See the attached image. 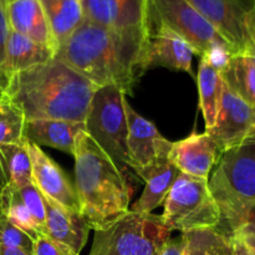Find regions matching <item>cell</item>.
I'll return each mask as SVG.
<instances>
[{
  "instance_id": "6da1fadb",
  "label": "cell",
  "mask_w": 255,
  "mask_h": 255,
  "mask_svg": "<svg viewBox=\"0 0 255 255\" xmlns=\"http://www.w3.org/2000/svg\"><path fill=\"white\" fill-rule=\"evenodd\" d=\"M146 27L112 29L85 19L59 46L55 57L79 72L96 87L117 86L132 95L142 76L139 70Z\"/></svg>"
},
{
  "instance_id": "7a4b0ae2",
  "label": "cell",
  "mask_w": 255,
  "mask_h": 255,
  "mask_svg": "<svg viewBox=\"0 0 255 255\" xmlns=\"http://www.w3.org/2000/svg\"><path fill=\"white\" fill-rule=\"evenodd\" d=\"M97 87L61 60H49L12 75L4 94L25 120L84 124Z\"/></svg>"
},
{
  "instance_id": "3957f363",
  "label": "cell",
  "mask_w": 255,
  "mask_h": 255,
  "mask_svg": "<svg viewBox=\"0 0 255 255\" xmlns=\"http://www.w3.org/2000/svg\"><path fill=\"white\" fill-rule=\"evenodd\" d=\"M75 189L90 228L109 226L129 211L132 189L116 162L85 131L75 141Z\"/></svg>"
},
{
  "instance_id": "277c9868",
  "label": "cell",
  "mask_w": 255,
  "mask_h": 255,
  "mask_svg": "<svg viewBox=\"0 0 255 255\" xmlns=\"http://www.w3.org/2000/svg\"><path fill=\"white\" fill-rule=\"evenodd\" d=\"M208 183L221 213L217 229L233 237L255 206V144L243 143L224 152Z\"/></svg>"
},
{
  "instance_id": "5b68a950",
  "label": "cell",
  "mask_w": 255,
  "mask_h": 255,
  "mask_svg": "<svg viewBox=\"0 0 255 255\" xmlns=\"http://www.w3.org/2000/svg\"><path fill=\"white\" fill-rule=\"evenodd\" d=\"M171 234L161 216L128 211L109 226L95 231L89 255H157Z\"/></svg>"
},
{
  "instance_id": "8992f818",
  "label": "cell",
  "mask_w": 255,
  "mask_h": 255,
  "mask_svg": "<svg viewBox=\"0 0 255 255\" xmlns=\"http://www.w3.org/2000/svg\"><path fill=\"white\" fill-rule=\"evenodd\" d=\"M161 218L172 232L186 233L218 228L221 213L209 189L208 179L179 172L164 199Z\"/></svg>"
},
{
  "instance_id": "52a82bcc",
  "label": "cell",
  "mask_w": 255,
  "mask_h": 255,
  "mask_svg": "<svg viewBox=\"0 0 255 255\" xmlns=\"http://www.w3.org/2000/svg\"><path fill=\"white\" fill-rule=\"evenodd\" d=\"M127 96L117 86L97 87L85 119V132L114 159L132 167L127 138Z\"/></svg>"
},
{
  "instance_id": "ba28073f",
  "label": "cell",
  "mask_w": 255,
  "mask_h": 255,
  "mask_svg": "<svg viewBox=\"0 0 255 255\" xmlns=\"http://www.w3.org/2000/svg\"><path fill=\"white\" fill-rule=\"evenodd\" d=\"M148 12L157 21L186 40L198 56H207L217 47L232 49L188 0H149Z\"/></svg>"
},
{
  "instance_id": "9c48e42d",
  "label": "cell",
  "mask_w": 255,
  "mask_h": 255,
  "mask_svg": "<svg viewBox=\"0 0 255 255\" xmlns=\"http://www.w3.org/2000/svg\"><path fill=\"white\" fill-rule=\"evenodd\" d=\"M196 55L193 47L148 12L146 21V37L142 51L139 70L143 75L154 67H166L174 71H192V59Z\"/></svg>"
},
{
  "instance_id": "30bf717a",
  "label": "cell",
  "mask_w": 255,
  "mask_h": 255,
  "mask_svg": "<svg viewBox=\"0 0 255 255\" xmlns=\"http://www.w3.org/2000/svg\"><path fill=\"white\" fill-rule=\"evenodd\" d=\"M255 127V107L234 94L223 81L221 106L213 127L207 129L222 153L243 144Z\"/></svg>"
},
{
  "instance_id": "8fae6325",
  "label": "cell",
  "mask_w": 255,
  "mask_h": 255,
  "mask_svg": "<svg viewBox=\"0 0 255 255\" xmlns=\"http://www.w3.org/2000/svg\"><path fill=\"white\" fill-rule=\"evenodd\" d=\"M0 207L7 219L31 241L46 236V212L42 194L34 182L19 187H7Z\"/></svg>"
},
{
  "instance_id": "7c38bea8",
  "label": "cell",
  "mask_w": 255,
  "mask_h": 255,
  "mask_svg": "<svg viewBox=\"0 0 255 255\" xmlns=\"http://www.w3.org/2000/svg\"><path fill=\"white\" fill-rule=\"evenodd\" d=\"M27 149L31 159L32 182L40 193L66 209L80 212L76 189L64 171L37 144L27 142Z\"/></svg>"
},
{
  "instance_id": "4fadbf2b",
  "label": "cell",
  "mask_w": 255,
  "mask_h": 255,
  "mask_svg": "<svg viewBox=\"0 0 255 255\" xmlns=\"http://www.w3.org/2000/svg\"><path fill=\"white\" fill-rule=\"evenodd\" d=\"M126 116L128 122V147L131 156V168H143L157 159L168 157L172 142L164 138L152 122L137 114L128 101H126Z\"/></svg>"
},
{
  "instance_id": "5bb4252c",
  "label": "cell",
  "mask_w": 255,
  "mask_h": 255,
  "mask_svg": "<svg viewBox=\"0 0 255 255\" xmlns=\"http://www.w3.org/2000/svg\"><path fill=\"white\" fill-rule=\"evenodd\" d=\"M222 151L208 133H192L181 141L172 142L168 159L179 172L208 179L218 164Z\"/></svg>"
},
{
  "instance_id": "9a60e30c",
  "label": "cell",
  "mask_w": 255,
  "mask_h": 255,
  "mask_svg": "<svg viewBox=\"0 0 255 255\" xmlns=\"http://www.w3.org/2000/svg\"><path fill=\"white\" fill-rule=\"evenodd\" d=\"M236 54L244 45V14L253 0H188Z\"/></svg>"
},
{
  "instance_id": "2e32d148",
  "label": "cell",
  "mask_w": 255,
  "mask_h": 255,
  "mask_svg": "<svg viewBox=\"0 0 255 255\" xmlns=\"http://www.w3.org/2000/svg\"><path fill=\"white\" fill-rule=\"evenodd\" d=\"M85 19L112 29L146 27L149 0H81Z\"/></svg>"
},
{
  "instance_id": "e0dca14e",
  "label": "cell",
  "mask_w": 255,
  "mask_h": 255,
  "mask_svg": "<svg viewBox=\"0 0 255 255\" xmlns=\"http://www.w3.org/2000/svg\"><path fill=\"white\" fill-rule=\"evenodd\" d=\"M42 198L46 212V236L72 255H80L91 229L86 219L80 212L66 209L44 196Z\"/></svg>"
},
{
  "instance_id": "ac0fdd59",
  "label": "cell",
  "mask_w": 255,
  "mask_h": 255,
  "mask_svg": "<svg viewBox=\"0 0 255 255\" xmlns=\"http://www.w3.org/2000/svg\"><path fill=\"white\" fill-rule=\"evenodd\" d=\"M134 172L143 179L146 186L142 196L129 211L141 214L152 213L164 202L179 171L169 162L168 157H164L149 166L134 169Z\"/></svg>"
},
{
  "instance_id": "d6986e66",
  "label": "cell",
  "mask_w": 255,
  "mask_h": 255,
  "mask_svg": "<svg viewBox=\"0 0 255 255\" xmlns=\"http://www.w3.org/2000/svg\"><path fill=\"white\" fill-rule=\"evenodd\" d=\"M6 11L12 31L50 47L55 52V45L40 0H7Z\"/></svg>"
},
{
  "instance_id": "ffe728a7",
  "label": "cell",
  "mask_w": 255,
  "mask_h": 255,
  "mask_svg": "<svg viewBox=\"0 0 255 255\" xmlns=\"http://www.w3.org/2000/svg\"><path fill=\"white\" fill-rule=\"evenodd\" d=\"M81 131H85V125L80 122L29 120L25 122L24 138L37 146H49L74 154L76 136Z\"/></svg>"
},
{
  "instance_id": "44dd1931",
  "label": "cell",
  "mask_w": 255,
  "mask_h": 255,
  "mask_svg": "<svg viewBox=\"0 0 255 255\" xmlns=\"http://www.w3.org/2000/svg\"><path fill=\"white\" fill-rule=\"evenodd\" d=\"M55 52L50 47L40 45L16 31H10L5 55L6 85L10 77L36 65L54 59Z\"/></svg>"
},
{
  "instance_id": "7402d4cb",
  "label": "cell",
  "mask_w": 255,
  "mask_h": 255,
  "mask_svg": "<svg viewBox=\"0 0 255 255\" xmlns=\"http://www.w3.org/2000/svg\"><path fill=\"white\" fill-rule=\"evenodd\" d=\"M55 45V52L85 20L81 0H40Z\"/></svg>"
},
{
  "instance_id": "603a6c76",
  "label": "cell",
  "mask_w": 255,
  "mask_h": 255,
  "mask_svg": "<svg viewBox=\"0 0 255 255\" xmlns=\"http://www.w3.org/2000/svg\"><path fill=\"white\" fill-rule=\"evenodd\" d=\"M197 84L199 90V107L206 122V131L216 124L221 106L223 79L219 70H217L206 57H201L198 67Z\"/></svg>"
},
{
  "instance_id": "cb8c5ba5",
  "label": "cell",
  "mask_w": 255,
  "mask_h": 255,
  "mask_svg": "<svg viewBox=\"0 0 255 255\" xmlns=\"http://www.w3.org/2000/svg\"><path fill=\"white\" fill-rule=\"evenodd\" d=\"M224 84L255 107V62L244 54H234L221 71Z\"/></svg>"
},
{
  "instance_id": "d4e9b609",
  "label": "cell",
  "mask_w": 255,
  "mask_h": 255,
  "mask_svg": "<svg viewBox=\"0 0 255 255\" xmlns=\"http://www.w3.org/2000/svg\"><path fill=\"white\" fill-rule=\"evenodd\" d=\"M0 163L7 187H19L32 182V166L27 141L24 143L0 144Z\"/></svg>"
},
{
  "instance_id": "484cf974",
  "label": "cell",
  "mask_w": 255,
  "mask_h": 255,
  "mask_svg": "<svg viewBox=\"0 0 255 255\" xmlns=\"http://www.w3.org/2000/svg\"><path fill=\"white\" fill-rule=\"evenodd\" d=\"M186 255H233L232 237L218 229H198L181 233Z\"/></svg>"
},
{
  "instance_id": "4316f807",
  "label": "cell",
  "mask_w": 255,
  "mask_h": 255,
  "mask_svg": "<svg viewBox=\"0 0 255 255\" xmlns=\"http://www.w3.org/2000/svg\"><path fill=\"white\" fill-rule=\"evenodd\" d=\"M25 122L21 110L4 95L0 99V144L24 143Z\"/></svg>"
},
{
  "instance_id": "83f0119b",
  "label": "cell",
  "mask_w": 255,
  "mask_h": 255,
  "mask_svg": "<svg viewBox=\"0 0 255 255\" xmlns=\"http://www.w3.org/2000/svg\"><path fill=\"white\" fill-rule=\"evenodd\" d=\"M0 246L20 248L29 253L32 252L31 239L7 219L1 207H0Z\"/></svg>"
},
{
  "instance_id": "f1b7e54d",
  "label": "cell",
  "mask_w": 255,
  "mask_h": 255,
  "mask_svg": "<svg viewBox=\"0 0 255 255\" xmlns=\"http://www.w3.org/2000/svg\"><path fill=\"white\" fill-rule=\"evenodd\" d=\"M7 0H0V87L5 90L6 87V77H5V55H6L7 39L11 29L6 11Z\"/></svg>"
},
{
  "instance_id": "f546056e",
  "label": "cell",
  "mask_w": 255,
  "mask_h": 255,
  "mask_svg": "<svg viewBox=\"0 0 255 255\" xmlns=\"http://www.w3.org/2000/svg\"><path fill=\"white\" fill-rule=\"evenodd\" d=\"M242 54L252 57L255 62V0L244 14V45Z\"/></svg>"
},
{
  "instance_id": "4dcf8cb0",
  "label": "cell",
  "mask_w": 255,
  "mask_h": 255,
  "mask_svg": "<svg viewBox=\"0 0 255 255\" xmlns=\"http://www.w3.org/2000/svg\"><path fill=\"white\" fill-rule=\"evenodd\" d=\"M31 255H72L64 248L57 244L47 236H37L32 241V252Z\"/></svg>"
},
{
  "instance_id": "1f68e13d",
  "label": "cell",
  "mask_w": 255,
  "mask_h": 255,
  "mask_svg": "<svg viewBox=\"0 0 255 255\" xmlns=\"http://www.w3.org/2000/svg\"><path fill=\"white\" fill-rule=\"evenodd\" d=\"M233 237L238 238L249 251L255 255V226L252 223H246L239 227L234 232Z\"/></svg>"
},
{
  "instance_id": "d6a6232c",
  "label": "cell",
  "mask_w": 255,
  "mask_h": 255,
  "mask_svg": "<svg viewBox=\"0 0 255 255\" xmlns=\"http://www.w3.org/2000/svg\"><path fill=\"white\" fill-rule=\"evenodd\" d=\"M157 255H186L182 238H169L168 241L162 244L161 248L157 252Z\"/></svg>"
},
{
  "instance_id": "836d02e7",
  "label": "cell",
  "mask_w": 255,
  "mask_h": 255,
  "mask_svg": "<svg viewBox=\"0 0 255 255\" xmlns=\"http://www.w3.org/2000/svg\"><path fill=\"white\" fill-rule=\"evenodd\" d=\"M232 247H233V255H254L236 237H232Z\"/></svg>"
},
{
  "instance_id": "e575fe53",
  "label": "cell",
  "mask_w": 255,
  "mask_h": 255,
  "mask_svg": "<svg viewBox=\"0 0 255 255\" xmlns=\"http://www.w3.org/2000/svg\"><path fill=\"white\" fill-rule=\"evenodd\" d=\"M0 255H31V253H29L26 251H22L20 248L0 246Z\"/></svg>"
},
{
  "instance_id": "d590c367",
  "label": "cell",
  "mask_w": 255,
  "mask_h": 255,
  "mask_svg": "<svg viewBox=\"0 0 255 255\" xmlns=\"http://www.w3.org/2000/svg\"><path fill=\"white\" fill-rule=\"evenodd\" d=\"M6 188H7V182H6V178H5L4 171H2L1 163H0V203H1L2 196H4Z\"/></svg>"
},
{
  "instance_id": "8d00e7d4",
  "label": "cell",
  "mask_w": 255,
  "mask_h": 255,
  "mask_svg": "<svg viewBox=\"0 0 255 255\" xmlns=\"http://www.w3.org/2000/svg\"><path fill=\"white\" fill-rule=\"evenodd\" d=\"M243 143H253V144H255V127L253 128V131L249 133V136L247 137L246 141H244Z\"/></svg>"
},
{
  "instance_id": "74e56055",
  "label": "cell",
  "mask_w": 255,
  "mask_h": 255,
  "mask_svg": "<svg viewBox=\"0 0 255 255\" xmlns=\"http://www.w3.org/2000/svg\"><path fill=\"white\" fill-rule=\"evenodd\" d=\"M247 223H252V224H254V226H255V206L253 207V208H252L251 213H249L248 221H247Z\"/></svg>"
},
{
  "instance_id": "f35d334b",
  "label": "cell",
  "mask_w": 255,
  "mask_h": 255,
  "mask_svg": "<svg viewBox=\"0 0 255 255\" xmlns=\"http://www.w3.org/2000/svg\"><path fill=\"white\" fill-rule=\"evenodd\" d=\"M4 95H5V94H4V90H2L1 87H0V99H1V97L4 96Z\"/></svg>"
}]
</instances>
